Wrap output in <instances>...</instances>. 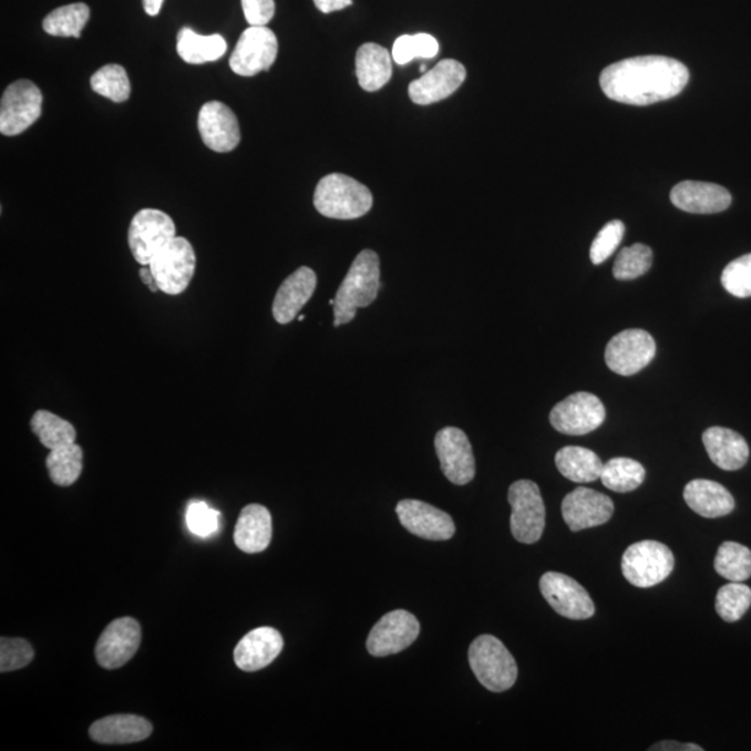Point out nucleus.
<instances>
[{
    "label": "nucleus",
    "mask_w": 751,
    "mask_h": 751,
    "mask_svg": "<svg viewBox=\"0 0 751 751\" xmlns=\"http://www.w3.org/2000/svg\"><path fill=\"white\" fill-rule=\"evenodd\" d=\"M317 286V274L307 266H302L291 276H288L277 290L274 307H271L276 322L288 325L296 320L305 305L312 298Z\"/></svg>",
    "instance_id": "obj_21"
},
{
    "label": "nucleus",
    "mask_w": 751,
    "mask_h": 751,
    "mask_svg": "<svg viewBox=\"0 0 751 751\" xmlns=\"http://www.w3.org/2000/svg\"><path fill=\"white\" fill-rule=\"evenodd\" d=\"M279 42L268 27H250L239 37L230 56V68L243 78H254L274 66Z\"/></svg>",
    "instance_id": "obj_10"
},
{
    "label": "nucleus",
    "mask_w": 751,
    "mask_h": 751,
    "mask_svg": "<svg viewBox=\"0 0 751 751\" xmlns=\"http://www.w3.org/2000/svg\"><path fill=\"white\" fill-rule=\"evenodd\" d=\"M703 443L710 460L723 471H738L748 464L749 445L742 435L731 429H707Z\"/></svg>",
    "instance_id": "obj_27"
},
{
    "label": "nucleus",
    "mask_w": 751,
    "mask_h": 751,
    "mask_svg": "<svg viewBox=\"0 0 751 751\" xmlns=\"http://www.w3.org/2000/svg\"><path fill=\"white\" fill-rule=\"evenodd\" d=\"M650 751H703V748H700L698 744L693 743H679L673 742V740H666V742L656 743L651 745Z\"/></svg>",
    "instance_id": "obj_45"
},
{
    "label": "nucleus",
    "mask_w": 751,
    "mask_h": 751,
    "mask_svg": "<svg viewBox=\"0 0 751 751\" xmlns=\"http://www.w3.org/2000/svg\"><path fill=\"white\" fill-rule=\"evenodd\" d=\"M555 465L560 475L575 483L597 481L601 476L604 466L600 456L589 449L576 447V445L560 449L555 455Z\"/></svg>",
    "instance_id": "obj_29"
},
{
    "label": "nucleus",
    "mask_w": 751,
    "mask_h": 751,
    "mask_svg": "<svg viewBox=\"0 0 751 751\" xmlns=\"http://www.w3.org/2000/svg\"><path fill=\"white\" fill-rule=\"evenodd\" d=\"M245 20L250 27L268 25L275 18V0H241Z\"/></svg>",
    "instance_id": "obj_44"
},
{
    "label": "nucleus",
    "mask_w": 751,
    "mask_h": 751,
    "mask_svg": "<svg viewBox=\"0 0 751 751\" xmlns=\"http://www.w3.org/2000/svg\"><path fill=\"white\" fill-rule=\"evenodd\" d=\"M34 660V650L29 641L19 638L0 639V671L12 672L29 666Z\"/></svg>",
    "instance_id": "obj_41"
},
{
    "label": "nucleus",
    "mask_w": 751,
    "mask_h": 751,
    "mask_svg": "<svg viewBox=\"0 0 751 751\" xmlns=\"http://www.w3.org/2000/svg\"><path fill=\"white\" fill-rule=\"evenodd\" d=\"M625 236V225L620 220L607 223L597 234L590 248V259L593 265H601L611 257L615 249L619 247Z\"/></svg>",
    "instance_id": "obj_43"
},
{
    "label": "nucleus",
    "mask_w": 751,
    "mask_h": 751,
    "mask_svg": "<svg viewBox=\"0 0 751 751\" xmlns=\"http://www.w3.org/2000/svg\"><path fill=\"white\" fill-rule=\"evenodd\" d=\"M90 8L85 3H72L58 8L43 19V31L53 37L80 38L90 20Z\"/></svg>",
    "instance_id": "obj_34"
},
{
    "label": "nucleus",
    "mask_w": 751,
    "mask_h": 751,
    "mask_svg": "<svg viewBox=\"0 0 751 751\" xmlns=\"http://www.w3.org/2000/svg\"><path fill=\"white\" fill-rule=\"evenodd\" d=\"M304 319H305L304 315H298L299 322H302Z\"/></svg>",
    "instance_id": "obj_49"
},
{
    "label": "nucleus",
    "mask_w": 751,
    "mask_h": 751,
    "mask_svg": "<svg viewBox=\"0 0 751 751\" xmlns=\"http://www.w3.org/2000/svg\"><path fill=\"white\" fill-rule=\"evenodd\" d=\"M751 606V589L743 582H731L717 593L716 609L726 623H737Z\"/></svg>",
    "instance_id": "obj_37"
},
{
    "label": "nucleus",
    "mask_w": 751,
    "mask_h": 751,
    "mask_svg": "<svg viewBox=\"0 0 751 751\" xmlns=\"http://www.w3.org/2000/svg\"><path fill=\"white\" fill-rule=\"evenodd\" d=\"M683 498L689 508L703 518H721L734 510L733 495L722 484L707 479H695L686 484Z\"/></svg>",
    "instance_id": "obj_26"
},
{
    "label": "nucleus",
    "mask_w": 751,
    "mask_h": 751,
    "mask_svg": "<svg viewBox=\"0 0 751 751\" xmlns=\"http://www.w3.org/2000/svg\"><path fill=\"white\" fill-rule=\"evenodd\" d=\"M656 351V341L646 330H624L609 340L606 363L614 373L634 375L655 359Z\"/></svg>",
    "instance_id": "obj_12"
},
{
    "label": "nucleus",
    "mask_w": 751,
    "mask_h": 751,
    "mask_svg": "<svg viewBox=\"0 0 751 751\" xmlns=\"http://www.w3.org/2000/svg\"><path fill=\"white\" fill-rule=\"evenodd\" d=\"M150 268L160 291L167 296H179L193 280L197 255L187 238L176 237L155 255Z\"/></svg>",
    "instance_id": "obj_6"
},
{
    "label": "nucleus",
    "mask_w": 751,
    "mask_h": 751,
    "mask_svg": "<svg viewBox=\"0 0 751 751\" xmlns=\"http://www.w3.org/2000/svg\"><path fill=\"white\" fill-rule=\"evenodd\" d=\"M395 511L401 525L412 535L433 542L449 541L455 535L453 518L423 501L402 500Z\"/></svg>",
    "instance_id": "obj_17"
},
{
    "label": "nucleus",
    "mask_w": 751,
    "mask_h": 751,
    "mask_svg": "<svg viewBox=\"0 0 751 751\" xmlns=\"http://www.w3.org/2000/svg\"><path fill=\"white\" fill-rule=\"evenodd\" d=\"M31 430L49 451L75 443L78 432L66 419L54 413L40 410L31 418Z\"/></svg>",
    "instance_id": "obj_32"
},
{
    "label": "nucleus",
    "mask_w": 751,
    "mask_h": 751,
    "mask_svg": "<svg viewBox=\"0 0 751 751\" xmlns=\"http://www.w3.org/2000/svg\"><path fill=\"white\" fill-rule=\"evenodd\" d=\"M320 215L337 220H353L372 209L373 197L367 185L346 174L333 173L320 179L313 195Z\"/></svg>",
    "instance_id": "obj_3"
},
{
    "label": "nucleus",
    "mask_w": 751,
    "mask_h": 751,
    "mask_svg": "<svg viewBox=\"0 0 751 751\" xmlns=\"http://www.w3.org/2000/svg\"><path fill=\"white\" fill-rule=\"evenodd\" d=\"M285 640L279 630L264 626L245 635L234 650L236 666L245 672H255L270 666L279 657Z\"/></svg>",
    "instance_id": "obj_22"
},
{
    "label": "nucleus",
    "mask_w": 751,
    "mask_h": 751,
    "mask_svg": "<svg viewBox=\"0 0 751 751\" xmlns=\"http://www.w3.org/2000/svg\"><path fill=\"white\" fill-rule=\"evenodd\" d=\"M508 501L513 508L511 533L515 541L524 544L541 541L546 527V507L537 484L532 481L511 484Z\"/></svg>",
    "instance_id": "obj_7"
},
{
    "label": "nucleus",
    "mask_w": 751,
    "mask_h": 751,
    "mask_svg": "<svg viewBox=\"0 0 751 751\" xmlns=\"http://www.w3.org/2000/svg\"><path fill=\"white\" fill-rule=\"evenodd\" d=\"M315 7L325 14L339 12V10L351 7L352 0H313Z\"/></svg>",
    "instance_id": "obj_46"
},
{
    "label": "nucleus",
    "mask_w": 751,
    "mask_h": 751,
    "mask_svg": "<svg viewBox=\"0 0 751 751\" xmlns=\"http://www.w3.org/2000/svg\"><path fill=\"white\" fill-rule=\"evenodd\" d=\"M141 645V626L138 620L125 617L113 620L97 639L95 657L97 663L105 669L122 668L138 651Z\"/></svg>",
    "instance_id": "obj_16"
},
{
    "label": "nucleus",
    "mask_w": 751,
    "mask_h": 751,
    "mask_svg": "<svg viewBox=\"0 0 751 751\" xmlns=\"http://www.w3.org/2000/svg\"><path fill=\"white\" fill-rule=\"evenodd\" d=\"M689 78L688 68L679 60L639 56L608 66L600 75V85L609 100L647 106L679 95L688 85Z\"/></svg>",
    "instance_id": "obj_1"
},
{
    "label": "nucleus",
    "mask_w": 751,
    "mask_h": 751,
    "mask_svg": "<svg viewBox=\"0 0 751 751\" xmlns=\"http://www.w3.org/2000/svg\"><path fill=\"white\" fill-rule=\"evenodd\" d=\"M198 130L204 144L220 154L236 150L241 141L236 114L222 102H208L200 107Z\"/></svg>",
    "instance_id": "obj_19"
},
{
    "label": "nucleus",
    "mask_w": 751,
    "mask_h": 751,
    "mask_svg": "<svg viewBox=\"0 0 751 751\" xmlns=\"http://www.w3.org/2000/svg\"><path fill=\"white\" fill-rule=\"evenodd\" d=\"M473 673L490 692L510 690L518 678V666L513 655L492 635L479 636L470 647Z\"/></svg>",
    "instance_id": "obj_4"
},
{
    "label": "nucleus",
    "mask_w": 751,
    "mask_h": 751,
    "mask_svg": "<svg viewBox=\"0 0 751 751\" xmlns=\"http://www.w3.org/2000/svg\"><path fill=\"white\" fill-rule=\"evenodd\" d=\"M604 421H606V408L601 400L585 391L567 397L549 412L552 426L557 432L568 435L595 432Z\"/></svg>",
    "instance_id": "obj_11"
},
{
    "label": "nucleus",
    "mask_w": 751,
    "mask_h": 751,
    "mask_svg": "<svg viewBox=\"0 0 751 751\" xmlns=\"http://www.w3.org/2000/svg\"><path fill=\"white\" fill-rule=\"evenodd\" d=\"M83 467L84 451L75 443L51 450L47 456L49 477L60 487H69L78 482Z\"/></svg>",
    "instance_id": "obj_31"
},
{
    "label": "nucleus",
    "mask_w": 751,
    "mask_h": 751,
    "mask_svg": "<svg viewBox=\"0 0 751 751\" xmlns=\"http://www.w3.org/2000/svg\"><path fill=\"white\" fill-rule=\"evenodd\" d=\"M188 529L199 537H209L220 529V513L203 501H194L185 514Z\"/></svg>",
    "instance_id": "obj_42"
},
{
    "label": "nucleus",
    "mask_w": 751,
    "mask_h": 751,
    "mask_svg": "<svg viewBox=\"0 0 751 751\" xmlns=\"http://www.w3.org/2000/svg\"><path fill=\"white\" fill-rule=\"evenodd\" d=\"M42 94L29 80L16 81L4 91L0 102V133L14 137L24 133L41 117Z\"/></svg>",
    "instance_id": "obj_9"
},
{
    "label": "nucleus",
    "mask_w": 751,
    "mask_h": 751,
    "mask_svg": "<svg viewBox=\"0 0 751 751\" xmlns=\"http://www.w3.org/2000/svg\"><path fill=\"white\" fill-rule=\"evenodd\" d=\"M227 42L219 34L200 35L192 29H183L177 35V53L188 64L216 62L225 56Z\"/></svg>",
    "instance_id": "obj_30"
},
{
    "label": "nucleus",
    "mask_w": 751,
    "mask_h": 751,
    "mask_svg": "<svg viewBox=\"0 0 751 751\" xmlns=\"http://www.w3.org/2000/svg\"><path fill=\"white\" fill-rule=\"evenodd\" d=\"M675 558L666 544L645 541L632 544L623 557V574L630 585L649 589L671 575Z\"/></svg>",
    "instance_id": "obj_5"
},
{
    "label": "nucleus",
    "mask_w": 751,
    "mask_h": 751,
    "mask_svg": "<svg viewBox=\"0 0 751 751\" xmlns=\"http://www.w3.org/2000/svg\"><path fill=\"white\" fill-rule=\"evenodd\" d=\"M723 288L738 298L751 297V254L734 259L722 271Z\"/></svg>",
    "instance_id": "obj_40"
},
{
    "label": "nucleus",
    "mask_w": 751,
    "mask_h": 751,
    "mask_svg": "<svg viewBox=\"0 0 751 751\" xmlns=\"http://www.w3.org/2000/svg\"><path fill=\"white\" fill-rule=\"evenodd\" d=\"M646 471L640 462L624 459H613L604 464L601 482L604 486L615 493H629L641 486L645 482Z\"/></svg>",
    "instance_id": "obj_33"
},
{
    "label": "nucleus",
    "mask_w": 751,
    "mask_h": 751,
    "mask_svg": "<svg viewBox=\"0 0 751 751\" xmlns=\"http://www.w3.org/2000/svg\"><path fill=\"white\" fill-rule=\"evenodd\" d=\"M271 533L274 524L269 510L260 504H250L238 516L234 543L244 553H263L269 547Z\"/></svg>",
    "instance_id": "obj_24"
},
{
    "label": "nucleus",
    "mask_w": 751,
    "mask_h": 751,
    "mask_svg": "<svg viewBox=\"0 0 751 751\" xmlns=\"http://www.w3.org/2000/svg\"><path fill=\"white\" fill-rule=\"evenodd\" d=\"M393 74L388 49L378 43H363L357 52V78L361 89L368 92L382 90Z\"/></svg>",
    "instance_id": "obj_28"
},
{
    "label": "nucleus",
    "mask_w": 751,
    "mask_h": 751,
    "mask_svg": "<svg viewBox=\"0 0 751 751\" xmlns=\"http://www.w3.org/2000/svg\"><path fill=\"white\" fill-rule=\"evenodd\" d=\"M466 79L464 64L453 59H444L435 64L421 79L412 81L410 96L416 105H432V103L447 100L460 89Z\"/></svg>",
    "instance_id": "obj_20"
},
{
    "label": "nucleus",
    "mask_w": 751,
    "mask_h": 751,
    "mask_svg": "<svg viewBox=\"0 0 751 751\" xmlns=\"http://www.w3.org/2000/svg\"><path fill=\"white\" fill-rule=\"evenodd\" d=\"M152 723L143 717L117 714L92 723L90 737L102 744H128L143 742L151 737Z\"/></svg>",
    "instance_id": "obj_25"
},
{
    "label": "nucleus",
    "mask_w": 751,
    "mask_h": 751,
    "mask_svg": "<svg viewBox=\"0 0 751 751\" xmlns=\"http://www.w3.org/2000/svg\"><path fill=\"white\" fill-rule=\"evenodd\" d=\"M440 45L434 37L429 34L401 35L397 38L393 47L394 62L407 64L413 59H433L438 56Z\"/></svg>",
    "instance_id": "obj_39"
},
{
    "label": "nucleus",
    "mask_w": 751,
    "mask_h": 751,
    "mask_svg": "<svg viewBox=\"0 0 751 751\" xmlns=\"http://www.w3.org/2000/svg\"><path fill=\"white\" fill-rule=\"evenodd\" d=\"M176 237L172 217L160 209L140 210L128 227L130 249L143 266H150L155 255Z\"/></svg>",
    "instance_id": "obj_8"
},
{
    "label": "nucleus",
    "mask_w": 751,
    "mask_h": 751,
    "mask_svg": "<svg viewBox=\"0 0 751 751\" xmlns=\"http://www.w3.org/2000/svg\"><path fill=\"white\" fill-rule=\"evenodd\" d=\"M671 203L689 214H720L731 206L732 195L718 184L682 182L672 188Z\"/></svg>",
    "instance_id": "obj_23"
},
{
    "label": "nucleus",
    "mask_w": 751,
    "mask_h": 751,
    "mask_svg": "<svg viewBox=\"0 0 751 751\" xmlns=\"http://www.w3.org/2000/svg\"><path fill=\"white\" fill-rule=\"evenodd\" d=\"M380 259L372 249L358 254L350 270L337 290L333 305L335 328L352 322L359 308L369 307L378 298Z\"/></svg>",
    "instance_id": "obj_2"
},
{
    "label": "nucleus",
    "mask_w": 751,
    "mask_h": 751,
    "mask_svg": "<svg viewBox=\"0 0 751 751\" xmlns=\"http://www.w3.org/2000/svg\"><path fill=\"white\" fill-rule=\"evenodd\" d=\"M613 514V500L596 490L578 487L563 501V518L573 532L607 524Z\"/></svg>",
    "instance_id": "obj_18"
},
{
    "label": "nucleus",
    "mask_w": 751,
    "mask_h": 751,
    "mask_svg": "<svg viewBox=\"0 0 751 751\" xmlns=\"http://www.w3.org/2000/svg\"><path fill=\"white\" fill-rule=\"evenodd\" d=\"M91 89L97 95L105 96L116 103L128 100L132 94V84H130L127 72L120 64H107L97 70L91 78Z\"/></svg>",
    "instance_id": "obj_36"
},
{
    "label": "nucleus",
    "mask_w": 751,
    "mask_h": 751,
    "mask_svg": "<svg viewBox=\"0 0 751 751\" xmlns=\"http://www.w3.org/2000/svg\"><path fill=\"white\" fill-rule=\"evenodd\" d=\"M141 280L144 285L150 288L152 292L160 291V287L156 285L155 276L152 274L150 266H143V269L140 270Z\"/></svg>",
    "instance_id": "obj_47"
},
{
    "label": "nucleus",
    "mask_w": 751,
    "mask_h": 751,
    "mask_svg": "<svg viewBox=\"0 0 751 751\" xmlns=\"http://www.w3.org/2000/svg\"><path fill=\"white\" fill-rule=\"evenodd\" d=\"M435 453L445 477L456 486L473 481L476 473L475 455L467 435L459 428H444L435 434Z\"/></svg>",
    "instance_id": "obj_14"
},
{
    "label": "nucleus",
    "mask_w": 751,
    "mask_h": 751,
    "mask_svg": "<svg viewBox=\"0 0 751 751\" xmlns=\"http://www.w3.org/2000/svg\"><path fill=\"white\" fill-rule=\"evenodd\" d=\"M421 625L415 615L405 609L385 614L370 630L367 647L374 657H388L408 649L418 639Z\"/></svg>",
    "instance_id": "obj_13"
},
{
    "label": "nucleus",
    "mask_w": 751,
    "mask_h": 751,
    "mask_svg": "<svg viewBox=\"0 0 751 751\" xmlns=\"http://www.w3.org/2000/svg\"><path fill=\"white\" fill-rule=\"evenodd\" d=\"M714 568L723 579L748 580L751 576V552L739 543H722L718 548Z\"/></svg>",
    "instance_id": "obj_35"
},
{
    "label": "nucleus",
    "mask_w": 751,
    "mask_h": 751,
    "mask_svg": "<svg viewBox=\"0 0 751 751\" xmlns=\"http://www.w3.org/2000/svg\"><path fill=\"white\" fill-rule=\"evenodd\" d=\"M143 3L146 14L155 18L161 12L163 0H143Z\"/></svg>",
    "instance_id": "obj_48"
},
{
    "label": "nucleus",
    "mask_w": 751,
    "mask_h": 751,
    "mask_svg": "<svg viewBox=\"0 0 751 751\" xmlns=\"http://www.w3.org/2000/svg\"><path fill=\"white\" fill-rule=\"evenodd\" d=\"M652 250L645 244H635L620 250L614 265V277L617 280H635L650 270Z\"/></svg>",
    "instance_id": "obj_38"
},
{
    "label": "nucleus",
    "mask_w": 751,
    "mask_h": 751,
    "mask_svg": "<svg viewBox=\"0 0 751 751\" xmlns=\"http://www.w3.org/2000/svg\"><path fill=\"white\" fill-rule=\"evenodd\" d=\"M541 590L543 597L560 617L585 620L595 615L596 608L589 593L567 575L544 574L541 579Z\"/></svg>",
    "instance_id": "obj_15"
}]
</instances>
